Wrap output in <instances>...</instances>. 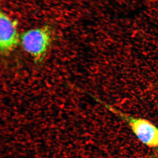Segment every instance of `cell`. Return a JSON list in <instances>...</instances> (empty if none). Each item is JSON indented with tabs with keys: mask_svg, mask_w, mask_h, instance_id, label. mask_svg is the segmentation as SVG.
<instances>
[{
	"mask_svg": "<svg viewBox=\"0 0 158 158\" xmlns=\"http://www.w3.org/2000/svg\"><path fill=\"white\" fill-rule=\"evenodd\" d=\"M18 22L6 13H0V49L2 54L7 56L17 47L20 42Z\"/></svg>",
	"mask_w": 158,
	"mask_h": 158,
	"instance_id": "3",
	"label": "cell"
},
{
	"mask_svg": "<svg viewBox=\"0 0 158 158\" xmlns=\"http://www.w3.org/2000/svg\"><path fill=\"white\" fill-rule=\"evenodd\" d=\"M145 158H158V152L154 153Z\"/></svg>",
	"mask_w": 158,
	"mask_h": 158,
	"instance_id": "4",
	"label": "cell"
},
{
	"mask_svg": "<svg viewBox=\"0 0 158 158\" xmlns=\"http://www.w3.org/2000/svg\"><path fill=\"white\" fill-rule=\"evenodd\" d=\"M102 104L127 123L133 133L141 143L150 148H158V127L145 118L131 116L110 105Z\"/></svg>",
	"mask_w": 158,
	"mask_h": 158,
	"instance_id": "1",
	"label": "cell"
},
{
	"mask_svg": "<svg viewBox=\"0 0 158 158\" xmlns=\"http://www.w3.org/2000/svg\"><path fill=\"white\" fill-rule=\"evenodd\" d=\"M51 34L46 27L31 29L24 32L20 38L23 49L35 60L41 62L50 45Z\"/></svg>",
	"mask_w": 158,
	"mask_h": 158,
	"instance_id": "2",
	"label": "cell"
}]
</instances>
